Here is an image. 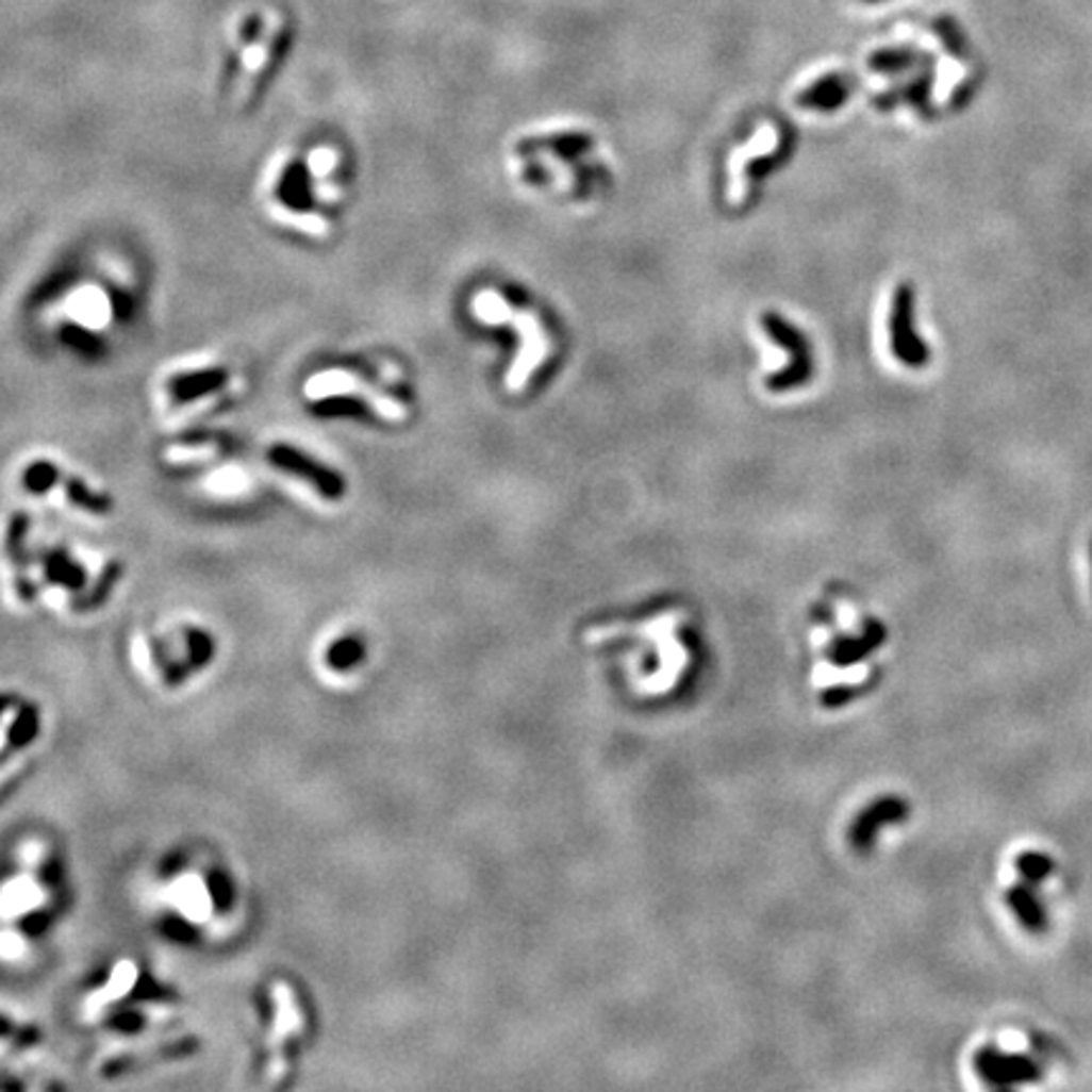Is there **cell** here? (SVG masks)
<instances>
[{"label":"cell","mask_w":1092,"mask_h":1092,"mask_svg":"<svg viewBox=\"0 0 1092 1092\" xmlns=\"http://www.w3.org/2000/svg\"><path fill=\"white\" fill-rule=\"evenodd\" d=\"M1004 903L1014 913V919L1022 923V928L1031 936H1042L1049 926L1047 910H1044V903L1037 895L1035 886L1029 882H1016V886H1009L1004 890Z\"/></svg>","instance_id":"7"},{"label":"cell","mask_w":1092,"mask_h":1092,"mask_svg":"<svg viewBox=\"0 0 1092 1092\" xmlns=\"http://www.w3.org/2000/svg\"><path fill=\"white\" fill-rule=\"evenodd\" d=\"M915 56L919 53L915 51H908V49H886V51H878L870 56V69L875 71H882V73H898L903 69H910V66L915 64Z\"/></svg>","instance_id":"14"},{"label":"cell","mask_w":1092,"mask_h":1092,"mask_svg":"<svg viewBox=\"0 0 1092 1092\" xmlns=\"http://www.w3.org/2000/svg\"><path fill=\"white\" fill-rule=\"evenodd\" d=\"M888 336L893 357L903 367L923 369L930 360L928 344L915 332V292L910 283H900L890 301Z\"/></svg>","instance_id":"2"},{"label":"cell","mask_w":1092,"mask_h":1092,"mask_svg":"<svg viewBox=\"0 0 1092 1092\" xmlns=\"http://www.w3.org/2000/svg\"><path fill=\"white\" fill-rule=\"evenodd\" d=\"M933 31L939 33L941 40H943V46H946L948 53H954V56H961L963 49H966V44H963V40H966V38H963V33H961L959 26H956L954 18H939L933 23Z\"/></svg>","instance_id":"15"},{"label":"cell","mask_w":1092,"mask_h":1092,"mask_svg":"<svg viewBox=\"0 0 1092 1092\" xmlns=\"http://www.w3.org/2000/svg\"><path fill=\"white\" fill-rule=\"evenodd\" d=\"M1016 865V873H1020V878L1024 882H1029V886H1040V882H1044L1049 878L1052 873H1055L1057 862L1049 858L1047 853H1037V849H1027V853H1022L1020 858L1014 860Z\"/></svg>","instance_id":"13"},{"label":"cell","mask_w":1092,"mask_h":1092,"mask_svg":"<svg viewBox=\"0 0 1092 1092\" xmlns=\"http://www.w3.org/2000/svg\"><path fill=\"white\" fill-rule=\"evenodd\" d=\"M276 461L281 463V468H288V470H294V474L307 476L309 481L316 483V489H321L327 496H340L342 494V485H340V481H336L332 474H327V470L316 468L314 463H309L307 458H301L299 453H296V450H292V448L276 450Z\"/></svg>","instance_id":"11"},{"label":"cell","mask_w":1092,"mask_h":1092,"mask_svg":"<svg viewBox=\"0 0 1092 1092\" xmlns=\"http://www.w3.org/2000/svg\"><path fill=\"white\" fill-rule=\"evenodd\" d=\"M539 160H542L544 167H549V170L555 172V182L562 191L575 193V172H572V167L566 165V162L555 158V154H542Z\"/></svg>","instance_id":"16"},{"label":"cell","mask_w":1092,"mask_h":1092,"mask_svg":"<svg viewBox=\"0 0 1092 1092\" xmlns=\"http://www.w3.org/2000/svg\"><path fill=\"white\" fill-rule=\"evenodd\" d=\"M908 817V805L898 797H890V799H880L878 805H873L865 812V817L860 820L858 825V842L860 845H867V842H873L875 832H878L880 825H893V822H900Z\"/></svg>","instance_id":"10"},{"label":"cell","mask_w":1092,"mask_h":1092,"mask_svg":"<svg viewBox=\"0 0 1092 1092\" xmlns=\"http://www.w3.org/2000/svg\"><path fill=\"white\" fill-rule=\"evenodd\" d=\"M779 145H781V137H779L777 127L764 125L751 139L746 142L744 147L733 150L731 160H728V191H726V198L731 200L733 205H741L748 195L746 167H751L754 160H759V158H772V154L779 150Z\"/></svg>","instance_id":"5"},{"label":"cell","mask_w":1092,"mask_h":1092,"mask_svg":"<svg viewBox=\"0 0 1092 1092\" xmlns=\"http://www.w3.org/2000/svg\"><path fill=\"white\" fill-rule=\"evenodd\" d=\"M1090 562H1092V539H1090Z\"/></svg>","instance_id":"17"},{"label":"cell","mask_w":1092,"mask_h":1092,"mask_svg":"<svg viewBox=\"0 0 1092 1092\" xmlns=\"http://www.w3.org/2000/svg\"><path fill=\"white\" fill-rule=\"evenodd\" d=\"M974 1068L991 1088H1016V1085L1040 1082L1042 1064L1029 1055H1009L996 1047H981L974 1057Z\"/></svg>","instance_id":"3"},{"label":"cell","mask_w":1092,"mask_h":1092,"mask_svg":"<svg viewBox=\"0 0 1092 1092\" xmlns=\"http://www.w3.org/2000/svg\"><path fill=\"white\" fill-rule=\"evenodd\" d=\"M276 999H279V1024H276V1042H274V1060H271V1075L279 1080L286 1070V1062H283V1049H286V1035L292 1031L296 1024H299V1016H296V1004L292 989L279 983L276 987Z\"/></svg>","instance_id":"9"},{"label":"cell","mask_w":1092,"mask_h":1092,"mask_svg":"<svg viewBox=\"0 0 1092 1092\" xmlns=\"http://www.w3.org/2000/svg\"><path fill=\"white\" fill-rule=\"evenodd\" d=\"M198 1052V1040H175L170 1044H160L150 1052H134V1055L117 1057V1060H110L101 1068V1075L104 1077H117V1075H130V1072H139L150 1064H162L182 1060V1057Z\"/></svg>","instance_id":"6"},{"label":"cell","mask_w":1092,"mask_h":1092,"mask_svg":"<svg viewBox=\"0 0 1092 1092\" xmlns=\"http://www.w3.org/2000/svg\"><path fill=\"white\" fill-rule=\"evenodd\" d=\"M474 314L481 321L489 324H509L514 327L518 336H522V352H518L514 367H511L509 377H506V387L511 393H522V390L529 384L531 377L539 367H542L544 360H549L551 354V340L549 334L544 332V324L534 312H514L509 307V301L503 299L501 294L494 292V288H483V292L476 294L474 299Z\"/></svg>","instance_id":"1"},{"label":"cell","mask_w":1092,"mask_h":1092,"mask_svg":"<svg viewBox=\"0 0 1092 1092\" xmlns=\"http://www.w3.org/2000/svg\"><path fill=\"white\" fill-rule=\"evenodd\" d=\"M849 92H853V86L847 84L845 77H840V73H829V77H822L817 84L807 86V89L799 94V106H809V110H820V112L840 110V106L847 101Z\"/></svg>","instance_id":"8"},{"label":"cell","mask_w":1092,"mask_h":1092,"mask_svg":"<svg viewBox=\"0 0 1092 1092\" xmlns=\"http://www.w3.org/2000/svg\"><path fill=\"white\" fill-rule=\"evenodd\" d=\"M71 312L84 324H89V327H99V324L104 327L106 316H110V307H106L104 294H99L97 288H84V292L73 296Z\"/></svg>","instance_id":"12"},{"label":"cell","mask_w":1092,"mask_h":1092,"mask_svg":"<svg viewBox=\"0 0 1092 1092\" xmlns=\"http://www.w3.org/2000/svg\"><path fill=\"white\" fill-rule=\"evenodd\" d=\"M867 3H878V0H867Z\"/></svg>","instance_id":"18"},{"label":"cell","mask_w":1092,"mask_h":1092,"mask_svg":"<svg viewBox=\"0 0 1092 1092\" xmlns=\"http://www.w3.org/2000/svg\"><path fill=\"white\" fill-rule=\"evenodd\" d=\"M761 327H764V332L772 336L774 342H777V347L784 349V352L789 354V367L768 377V387L772 390L797 387V384H801L809 375H812V354H809L807 342L801 340V334L797 332V329L789 327V324H784L779 316H774V314H766L764 319H761Z\"/></svg>","instance_id":"4"}]
</instances>
